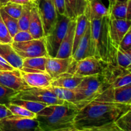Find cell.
<instances>
[{
  "label": "cell",
  "instance_id": "obj_17",
  "mask_svg": "<svg viewBox=\"0 0 131 131\" xmlns=\"http://www.w3.org/2000/svg\"><path fill=\"white\" fill-rule=\"evenodd\" d=\"M20 74L30 88H47L51 86L52 80V78L47 72L28 73L20 70Z\"/></svg>",
  "mask_w": 131,
  "mask_h": 131
},
{
  "label": "cell",
  "instance_id": "obj_15",
  "mask_svg": "<svg viewBox=\"0 0 131 131\" xmlns=\"http://www.w3.org/2000/svg\"><path fill=\"white\" fill-rule=\"evenodd\" d=\"M73 61L72 56L67 58L47 57L46 72L53 79L60 74L67 72Z\"/></svg>",
  "mask_w": 131,
  "mask_h": 131
},
{
  "label": "cell",
  "instance_id": "obj_38",
  "mask_svg": "<svg viewBox=\"0 0 131 131\" xmlns=\"http://www.w3.org/2000/svg\"><path fill=\"white\" fill-rule=\"evenodd\" d=\"M53 2L58 14L65 15V0H53Z\"/></svg>",
  "mask_w": 131,
  "mask_h": 131
},
{
  "label": "cell",
  "instance_id": "obj_39",
  "mask_svg": "<svg viewBox=\"0 0 131 131\" xmlns=\"http://www.w3.org/2000/svg\"><path fill=\"white\" fill-rule=\"evenodd\" d=\"M11 115H12V113L6 105L0 104V120L5 118Z\"/></svg>",
  "mask_w": 131,
  "mask_h": 131
},
{
  "label": "cell",
  "instance_id": "obj_25",
  "mask_svg": "<svg viewBox=\"0 0 131 131\" xmlns=\"http://www.w3.org/2000/svg\"><path fill=\"white\" fill-rule=\"evenodd\" d=\"M75 19H76V26H75V35H74L72 54L75 51L79 42L85 33L88 24L89 23V19L84 13L82 15H79Z\"/></svg>",
  "mask_w": 131,
  "mask_h": 131
},
{
  "label": "cell",
  "instance_id": "obj_41",
  "mask_svg": "<svg viewBox=\"0 0 131 131\" xmlns=\"http://www.w3.org/2000/svg\"><path fill=\"white\" fill-rule=\"evenodd\" d=\"M98 130V127H93L90 128V129H78L77 128L74 127H67V128H63V129H58L54 131H97Z\"/></svg>",
  "mask_w": 131,
  "mask_h": 131
},
{
  "label": "cell",
  "instance_id": "obj_40",
  "mask_svg": "<svg viewBox=\"0 0 131 131\" xmlns=\"http://www.w3.org/2000/svg\"><path fill=\"white\" fill-rule=\"evenodd\" d=\"M0 70H13L14 68L0 56Z\"/></svg>",
  "mask_w": 131,
  "mask_h": 131
},
{
  "label": "cell",
  "instance_id": "obj_34",
  "mask_svg": "<svg viewBox=\"0 0 131 131\" xmlns=\"http://www.w3.org/2000/svg\"><path fill=\"white\" fill-rule=\"evenodd\" d=\"M12 42L13 38L0 15V43H12Z\"/></svg>",
  "mask_w": 131,
  "mask_h": 131
},
{
  "label": "cell",
  "instance_id": "obj_24",
  "mask_svg": "<svg viewBox=\"0 0 131 131\" xmlns=\"http://www.w3.org/2000/svg\"><path fill=\"white\" fill-rule=\"evenodd\" d=\"M110 15L116 19L131 20V0L125 2H118L110 8Z\"/></svg>",
  "mask_w": 131,
  "mask_h": 131
},
{
  "label": "cell",
  "instance_id": "obj_35",
  "mask_svg": "<svg viewBox=\"0 0 131 131\" xmlns=\"http://www.w3.org/2000/svg\"><path fill=\"white\" fill-rule=\"evenodd\" d=\"M33 39V37L29 31H19L13 37V42H26Z\"/></svg>",
  "mask_w": 131,
  "mask_h": 131
},
{
  "label": "cell",
  "instance_id": "obj_44",
  "mask_svg": "<svg viewBox=\"0 0 131 131\" xmlns=\"http://www.w3.org/2000/svg\"><path fill=\"white\" fill-rule=\"evenodd\" d=\"M9 1H10V0H0V8L3 7L4 5L7 4Z\"/></svg>",
  "mask_w": 131,
  "mask_h": 131
},
{
  "label": "cell",
  "instance_id": "obj_6",
  "mask_svg": "<svg viewBox=\"0 0 131 131\" xmlns=\"http://www.w3.org/2000/svg\"><path fill=\"white\" fill-rule=\"evenodd\" d=\"M11 44L15 52L23 60L31 58L48 57L43 38L26 42H13Z\"/></svg>",
  "mask_w": 131,
  "mask_h": 131
},
{
  "label": "cell",
  "instance_id": "obj_22",
  "mask_svg": "<svg viewBox=\"0 0 131 131\" xmlns=\"http://www.w3.org/2000/svg\"><path fill=\"white\" fill-rule=\"evenodd\" d=\"M65 15L70 19H75L84 13L88 0H65Z\"/></svg>",
  "mask_w": 131,
  "mask_h": 131
},
{
  "label": "cell",
  "instance_id": "obj_16",
  "mask_svg": "<svg viewBox=\"0 0 131 131\" xmlns=\"http://www.w3.org/2000/svg\"><path fill=\"white\" fill-rule=\"evenodd\" d=\"M90 56H93V52L91 38L90 21L89 20L86 31L79 42L75 51L72 54V57L74 61H78Z\"/></svg>",
  "mask_w": 131,
  "mask_h": 131
},
{
  "label": "cell",
  "instance_id": "obj_23",
  "mask_svg": "<svg viewBox=\"0 0 131 131\" xmlns=\"http://www.w3.org/2000/svg\"><path fill=\"white\" fill-rule=\"evenodd\" d=\"M47 57H37L23 60L21 71L28 73L46 72Z\"/></svg>",
  "mask_w": 131,
  "mask_h": 131
},
{
  "label": "cell",
  "instance_id": "obj_36",
  "mask_svg": "<svg viewBox=\"0 0 131 131\" xmlns=\"http://www.w3.org/2000/svg\"><path fill=\"white\" fill-rule=\"evenodd\" d=\"M119 47L125 51L131 48V27L122 40Z\"/></svg>",
  "mask_w": 131,
  "mask_h": 131
},
{
  "label": "cell",
  "instance_id": "obj_7",
  "mask_svg": "<svg viewBox=\"0 0 131 131\" xmlns=\"http://www.w3.org/2000/svg\"><path fill=\"white\" fill-rule=\"evenodd\" d=\"M12 99H22L44 103L47 105L63 104L65 101L58 99L47 88H29L19 92ZM11 99V100H12Z\"/></svg>",
  "mask_w": 131,
  "mask_h": 131
},
{
  "label": "cell",
  "instance_id": "obj_13",
  "mask_svg": "<svg viewBox=\"0 0 131 131\" xmlns=\"http://www.w3.org/2000/svg\"><path fill=\"white\" fill-rule=\"evenodd\" d=\"M76 88L85 90L98 97L108 88V86L102 74H96L84 77Z\"/></svg>",
  "mask_w": 131,
  "mask_h": 131
},
{
  "label": "cell",
  "instance_id": "obj_14",
  "mask_svg": "<svg viewBox=\"0 0 131 131\" xmlns=\"http://www.w3.org/2000/svg\"><path fill=\"white\" fill-rule=\"evenodd\" d=\"M75 26L76 19H71L68 24L67 30L55 58H67L72 56Z\"/></svg>",
  "mask_w": 131,
  "mask_h": 131
},
{
  "label": "cell",
  "instance_id": "obj_47",
  "mask_svg": "<svg viewBox=\"0 0 131 131\" xmlns=\"http://www.w3.org/2000/svg\"><path fill=\"white\" fill-rule=\"evenodd\" d=\"M35 1H36V0H31V1H32V2H33V3L35 2Z\"/></svg>",
  "mask_w": 131,
  "mask_h": 131
},
{
  "label": "cell",
  "instance_id": "obj_48",
  "mask_svg": "<svg viewBox=\"0 0 131 131\" xmlns=\"http://www.w3.org/2000/svg\"><path fill=\"white\" fill-rule=\"evenodd\" d=\"M130 105H131V104H130Z\"/></svg>",
  "mask_w": 131,
  "mask_h": 131
},
{
  "label": "cell",
  "instance_id": "obj_32",
  "mask_svg": "<svg viewBox=\"0 0 131 131\" xmlns=\"http://www.w3.org/2000/svg\"><path fill=\"white\" fill-rule=\"evenodd\" d=\"M19 92L8 87L0 85V104L6 105L10 103L12 99Z\"/></svg>",
  "mask_w": 131,
  "mask_h": 131
},
{
  "label": "cell",
  "instance_id": "obj_8",
  "mask_svg": "<svg viewBox=\"0 0 131 131\" xmlns=\"http://www.w3.org/2000/svg\"><path fill=\"white\" fill-rule=\"evenodd\" d=\"M0 131H42L36 118L11 115L0 120Z\"/></svg>",
  "mask_w": 131,
  "mask_h": 131
},
{
  "label": "cell",
  "instance_id": "obj_45",
  "mask_svg": "<svg viewBox=\"0 0 131 131\" xmlns=\"http://www.w3.org/2000/svg\"><path fill=\"white\" fill-rule=\"evenodd\" d=\"M109 1V9L111 7V6H113V5H114V4L115 3V2H116V0H108Z\"/></svg>",
  "mask_w": 131,
  "mask_h": 131
},
{
  "label": "cell",
  "instance_id": "obj_12",
  "mask_svg": "<svg viewBox=\"0 0 131 131\" xmlns=\"http://www.w3.org/2000/svg\"><path fill=\"white\" fill-rule=\"evenodd\" d=\"M131 27V20L116 19L110 15V33L113 42L118 48L122 40Z\"/></svg>",
  "mask_w": 131,
  "mask_h": 131
},
{
  "label": "cell",
  "instance_id": "obj_20",
  "mask_svg": "<svg viewBox=\"0 0 131 131\" xmlns=\"http://www.w3.org/2000/svg\"><path fill=\"white\" fill-rule=\"evenodd\" d=\"M89 20L100 19L110 15L109 8L102 3V0H88V4L84 11Z\"/></svg>",
  "mask_w": 131,
  "mask_h": 131
},
{
  "label": "cell",
  "instance_id": "obj_28",
  "mask_svg": "<svg viewBox=\"0 0 131 131\" xmlns=\"http://www.w3.org/2000/svg\"><path fill=\"white\" fill-rule=\"evenodd\" d=\"M0 15H1V18L6 25L10 35L13 38L15 35L19 31L18 19H15L6 14L2 8H0Z\"/></svg>",
  "mask_w": 131,
  "mask_h": 131
},
{
  "label": "cell",
  "instance_id": "obj_42",
  "mask_svg": "<svg viewBox=\"0 0 131 131\" xmlns=\"http://www.w3.org/2000/svg\"><path fill=\"white\" fill-rule=\"evenodd\" d=\"M9 2L14 3L20 4V5H26V4H29L30 3H33L31 0H10Z\"/></svg>",
  "mask_w": 131,
  "mask_h": 131
},
{
  "label": "cell",
  "instance_id": "obj_43",
  "mask_svg": "<svg viewBox=\"0 0 131 131\" xmlns=\"http://www.w3.org/2000/svg\"><path fill=\"white\" fill-rule=\"evenodd\" d=\"M120 118H123V119H126V120H130L131 119V109L129 110V111H127L126 113L124 114L123 116H122Z\"/></svg>",
  "mask_w": 131,
  "mask_h": 131
},
{
  "label": "cell",
  "instance_id": "obj_30",
  "mask_svg": "<svg viewBox=\"0 0 131 131\" xmlns=\"http://www.w3.org/2000/svg\"><path fill=\"white\" fill-rule=\"evenodd\" d=\"M32 5L33 3L23 5L21 15L18 19L19 31H28Z\"/></svg>",
  "mask_w": 131,
  "mask_h": 131
},
{
  "label": "cell",
  "instance_id": "obj_29",
  "mask_svg": "<svg viewBox=\"0 0 131 131\" xmlns=\"http://www.w3.org/2000/svg\"><path fill=\"white\" fill-rule=\"evenodd\" d=\"M117 65L123 69L131 70V48L123 50L118 47L116 56Z\"/></svg>",
  "mask_w": 131,
  "mask_h": 131
},
{
  "label": "cell",
  "instance_id": "obj_37",
  "mask_svg": "<svg viewBox=\"0 0 131 131\" xmlns=\"http://www.w3.org/2000/svg\"><path fill=\"white\" fill-rule=\"evenodd\" d=\"M116 124L123 131H131V119L126 120L120 118L116 121Z\"/></svg>",
  "mask_w": 131,
  "mask_h": 131
},
{
  "label": "cell",
  "instance_id": "obj_18",
  "mask_svg": "<svg viewBox=\"0 0 131 131\" xmlns=\"http://www.w3.org/2000/svg\"><path fill=\"white\" fill-rule=\"evenodd\" d=\"M28 31L31 35L33 39H38L44 37L42 22L35 3H33L31 9L30 20Z\"/></svg>",
  "mask_w": 131,
  "mask_h": 131
},
{
  "label": "cell",
  "instance_id": "obj_19",
  "mask_svg": "<svg viewBox=\"0 0 131 131\" xmlns=\"http://www.w3.org/2000/svg\"><path fill=\"white\" fill-rule=\"evenodd\" d=\"M84 77H80L69 72H65L53 78L51 86L60 88L74 89L80 84Z\"/></svg>",
  "mask_w": 131,
  "mask_h": 131
},
{
  "label": "cell",
  "instance_id": "obj_10",
  "mask_svg": "<svg viewBox=\"0 0 131 131\" xmlns=\"http://www.w3.org/2000/svg\"><path fill=\"white\" fill-rule=\"evenodd\" d=\"M95 101L131 104V83L117 88H108Z\"/></svg>",
  "mask_w": 131,
  "mask_h": 131
},
{
  "label": "cell",
  "instance_id": "obj_9",
  "mask_svg": "<svg viewBox=\"0 0 131 131\" xmlns=\"http://www.w3.org/2000/svg\"><path fill=\"white\" fill-rule=\"evenodd\" d=\"M35 3L42 20L44 36H46L52 30L56 25L58 14L53 0H36Z\"/></svg>",
  "mask_w": 131,
  "mask_h": 131
},
{
  "label": "cell",
  "instance_id": "obj_5",
  "mask_svg": "<svg viewBox=\"0 0 131 131\" xmlns=\"http://www.w3.org/2000/svg\"><path fill=\"white\" fill-rule=\"evenodd\" d=\"M107 64L94 56L86 58L78 61L74 60L67 72L80 77L102 74Z\"/></svg>",
  "mask_w": 131,
  "mask_h": 131
},
{
  "label": "cell",
  "instance_id": "obj_31",
  "mask_svg": "<svg viewBox=\"0 0 131 131\" xmlns=\"http://www.w3.org/2000/svg\"><path fill=\"white\" fill-rule=\"evenodd\" d=\"M6 106L10 110L13 115L20 116V117L28 118H36L37 114L24 108L22 106L12 104L10 102L7 104Z\"/></svg>",
  "mask_w": 131,
  "mask_h": 131
},
{
  "label": "cell",
  "instance_id": "obj_26",
  "mask_svg": "<svg viewBox=\"0 0 131 131\" xmlns=\"http://www.w3.org/2000/svg\"><path fill=\"white\" fill-rule=\"evenodd\" d=\"M47 88L50 92H52L58 99H60L64 101L72 102L78 106L74 89L60 88V87L52 86H49L47 87Z\"/></svg>",
  "mask_w": 131,
  "mask_h": 131
},
{
  "label": "cell",
  "instance_id": "obj_4",
  "mask_svg": "<svg viewBox=\"0 0 131 131\" xmlns=\"http://www.w3.org/2000/svg\"><path fill=\"white\" fill-rule=\"evenodd\" d=\"M70 20L66 15H58V20L52 30L43 37L48 57H56Z\"/></svg>",
  "mask_w": 131,
  "mask_h": 131
},
{
  "label": "cell",
  "instance_id": "obj_27",
  "mask_svg": "<svg viewBox=\"0 0 131 131\" xmlns=\"http://www.w3.org/2000/svg\"><path fill=\"white\" fill-rule=\"evenodd\" d=\"M10 103L22 106L24 108L26 109V110H29V111H31L35 114H37L41 110L45 108L46 106H48L44 103L22 99H12L10 101Z\"/></svg>",
  "mask_w": 131,
  "mask_h": 131
},
{
  "label": "cell",
  "instance_id": "obj_2",
  "mask_svg": "<svg viewBox=\"0 0 131 131\" xmlns=\"http://www.w3.org/2000/svg\"><path fill=\"white\" fill-rule=\"evenodd\" d=\"M110 15L90 20L92 52L93 56L105 63L116 65L118 49L110 35Z\"/></svg>",
  "mask_w": 131,
  "mask_h": 131
},
{
  "label": "cell",
  "instance_id": "obj_33",
  "mask_svg": "<svg viewBox=\"0 0 131 131\" xmlns=\"http://www.w3.org/2000/svg\"><path fill=\"white\" fill-rule=\"evenodd\" d=\"M1 8L9 15L15 18V19H19L20 15H21L23 5H20V4L8 2Z\"/></svg>",
  "mask_w": 131,
  "mask_h": 131
},
{
  "label": "cell",
  "instance_id": "obj_21",
  "mask_svg": "<svg viewBox=\"0 0 131 131\" xmlns=\"http://www.w3.org/2000/svg\"><path fill=\"white\" fill-rule=\"evenodd\" d=\"M0 56L14 69L21 70L23 59L15 52L11 43H0Z\"/></svg>",
  "mask_w": 131,
  "mask_h": 131
},
{
  "label": "cell",
  "instance_id": "obj_11",
  "mask_svg": "<svg viewBox=\"0 0 131 131\" xmlns=\"http://www.w3.org/2000/svg\"><path fill=\"white\" fill-rule=\"evenodd\" d=\"M0 85L20 92L26 90L30 87L26 83L20 74V70H0Z\"/></svg>",
  "mask_w": 131,
  "mask_h": 131
},
{
  "label": "cell",
  "instance_id": "obj_1",
  "mask_svg": "<svg viewBox=\"0 0 131 131\" xmlns=\"http://www.w3.org/2000/svg\"><path fill=\"white\" fill-rule=\"evenodd\" d=\"M131 109L129 104L92 101L80 109L74 118L78 129H90L115 122Z\"/></svg>",
  "mask_w": 131,
  "mask_h": 131
},
{
  "label": "cell",
  "instance_id": "obj_46",
  "mask_svg": "<svg viewBox=\"0 0 131 131\" xmlns=\"http://www.w3.org/2000/svg\"><path fill=\"white\" fill-rule=\"evenodd\" d=\"M127 1L128 0H116V1H118V2H125Z\"/></svg>",
  "mask_w": 131,
  "mask_h": 131
},
{
  "label": "cell",
  "instance_id": "obj_3",
  "mask_svg": "<svg viewBox=\"0 0 131 131\" xmlns=\"http://www.w3.org/2000/svg\"><path fill=\"white\" fill-rule=\"evenodd\" d=\"M80 110L72 102L48 105L37 114L36 119L42 131H54L74 126V118Z\"/></svg>",
  "mask_w": 131,
  "mask_h": 131
}]
</instances>
